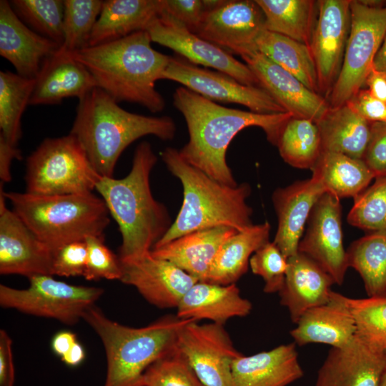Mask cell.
<instances>
[{
  "label": "cell",
  "instance_id": "cell-1",
  "mask_svg": "<svg viewBox=\"0 0 386 386\" xmlns=\"http://www.w3.org/2000/svg\"><path fill=\"white\" fill-rule=\"evenodd\" d=\"M173 104L183 115L189 132L188 142L179 151L182 158L213 179L237 185L226 160L234 137L249 127H259L276 146L279 134L292 117L288 112L259 114L225 107L184 86L173 94Z\"/></svg>",
  "mask_w": 386,
  "mask_h": 386
},
{
  "label": "cell",
  "instance_id": "cell-2",
  "mask_svg": "<svg viewBox=\"0 0 386 386\" xmlns=\"http://www.w3.org/2000/svg\"><path fill=\"white\" fill-rule=\"evenodd\" d=\"M157 162L152 145L142 142L136 147L126 177H101L96 184L122 235L121 262L149 253L172 224L167 208L151 191L150 174Z\"/></svg>",
  "mask_w": 386,
  "mask_h": 386
},
{
  "label": "cell",
  "instance_id": "cell-3",
  "mask_svg": "<svg viewBox=\"0 0 386 386\" xmlns=\"http://www.w3.org/2000/svg\"><path fill=\"white\" fill-rule=\"evenodd\" d=\"M152 42L147 31H139L68 54L84 65L97 86L117 103H136L156 113L164 109L165 101L155 82L161 79L172 56L154 49Z\"/></svg>",
  "mask_w": 386,
  "mask_h": 386
},
{
  "label": "cell",
  "instance_id": "cell-4",
  "mask_svg": "<svg viewBox=\"0 0 386 386\" xmlns=\"http://www.w3.org/2000/svg\"><path fill=\"white\" fill-rule=\"evenodd\" d=\"M176 130L170 117L128 112L96 86L79 99L70 134L79 141L96 172L113 177L120 155L132 142L147 135L172 140Z\"/></svg>",
  "mask_w": 386,
  "mask_h": 386
},
{
  "label": "cell",
  "instance_id": "cell-5",
  "mask_svg": "<svg viewBox=\"0 0 386 386\" xmlns=\"http://www.w3.org/2000/svg\"><path fill=\"white\" fill-rule=\"evenodd\" d=\"M161 157L181 182L184 197L175 221L154 248L197 230L228 227L239 232L253 225L252 209L246 202L249 184L231 187L219 182L185 162L173 147H167Z\"/></svg>",
  "mask_w": 386,
  "mask_h": 386
},
{
  "label": "cell",
  "instance_id": "cell-6",
  "mask_svg": "<svg viewBox=\"0 0 386 386\" xmlns=\"http://www.w3.org/2000/svg\"><path fill=\"white\" fill-rule=\"evenodd\" d=\"M82 320L98 335L104 347V386H141L146 370L175 349L179 331L191 321L167 315L147 326L131 327L112 320L94 305L85 311Z\"/></svg>",
  "mask_w": 386,
  "mask_h": 386
},
{
  "label": "cell",
  "instance_id": "cell-7",
  "mask_svg": "<svg viewBox=\"0 0 386 386\" xmlns=\"http://www.w3.org/2000/svg\"><path fill=\"white\" fill-rule=\"evenodd\" d=\"M12 210L54 253L69 243L104 236L110 222L104 200L91 193L35 195L4 192Z\"/></svg>",
  "mask_w": 386,
  "mask_h": 386
},
{
  "label": "cell",
  "instance_id": "cell-8",
  "mask_svg": "<svg viewBox=\"0 0 386 386\" xmlns=\"http://www.w3.org/2000/svg\"><path fill=\"white\" fill-rule=\"evenodd\" d=\"M101 176L71 134L44 139L27 157L26 192L35 195L91 193Z\"/></svg>",
  "mask_w": 386,
  "mask_h": 386
},
{
  "label": "cell",
  "instance_id": "cell-9",
  "mask_svg": "<svg viewBox=\"0 0 386 386\" xmlns=\"http://www.w3.org/2000/svg\"><path fill=\"white\" fill-rule=\"evenodd\" d=\"M351 23L340 72L327 96L330 107L345 104L365 84L386 34V6L351 0Z\"/></svg>",
  "mask_w": 386,
  "mask_h": 386
},
{
  "label": "cell",
  "instance_id": "cell-10",
  "mask_svg": "<svg viewBox=\"0 0 386 386\" xmlns=\"http://www.w3.org/2000/svg\"><path fill=\"white\" fill-rule=\"evenodd\" d=\"M28 279L26 289L0 284L2 307L72 325L82 319L85 311L104 292L102 288L68 284L52 275H34Z\"/></svg>",
  "mask_w": 386,
  "mask_h": 386
},
{
  "label": "cell",
  "instance_id": "cell-11",
  "mask_svg": "<svg viewBox=\"0 0 386 386\" xmlns=\"http://www.w3.org/2000/svg\"><path fill=\"white\" fill-rule=\"evenodd\" d=\"M177 347L205 386H234L232 364L243 354L223 325L191 320L179 331Z\"/></svg>",
  "mask_w": 386,
  "mask_h": 386
},
{
  "label": "cell",
  "instance_id": "cell-12",
  "mask_svg": "<svg viewBox=\"0 0 386 386\" xmlns=\"http://www.w3.org/2000/svg\"><path fill=\"white\" fill-rule=\"evenodd\" d=\"M161 79H168L214 102L235 103L259 114L287 112L264 89L243 84L232 76L203 69L184 58L171 57Z\"/></svg>",
  "mask_w": 386,
  "mask_h": 386
},
{
  "label": "cell",
  "instance_id": "cell-13",
  "mask_svg": "<svg viewBox=\"0 0 386 386\" xmlns=\"http://www.w3.org/2000/svg\"><path fill=\"white\" fill-rule=\"evenodd\" d=\"M146 31L152 42L169 48L194 64L213 68L243 84L260 87L257 79L246 64L166 14L161 13Z\"/></svg>",
  "mask_w": 386,
  "mask_h": 386
},
{
  "label": "cell",
  "instance_id": "cell-14",
  "mask_svg": "<svg viewBox=\"0 0 386 386\" xmlns=\"http://www.w3.org/2000/svg\"><path fill=\"white\" fill-rule=\"evenodd\" d=\"M307 222L298 252L317 262L335 284L341 285L348 264L343 245L340 199L325 192L314 205Z\"/></svg>",
  "mask_w": 386,
  "mask_h": 386
},
{
  "label": "cell",
  "instance_id": "cell-15",
  "mask_svg": "<svg viewBox=\"0 0 386 386\" xmlns=\"http://www.w3.org/2000/svg\"><path fill=\"white\" fill-rule=\"evenodd\" d=\"M351 0L317 1L310 42L320 94L330 93L340 72L349 36Z\"/></svg>",
  "mask_w": 386,
  "mask_h": 386
},
{
  "label": "cell",
  "instance_id": "cell-16",
  "mask_svg": "<svg viewBox=\"0 0 386 386\" xmlns=\"http://www.w3.org/2000/svg\"><path fill=\"white\" fill-rule=\"evenodd\" d=\"M264 15L255 1L224 0L204 12L194 32L199 37L240 56L256 48L264 30Z\"/></svg>",
  "mask_w": 386,
  "mask_h": 386
},
{
  "label": "cell",
  "instance_id": "cell-17",
  "mask_svg": "<svg viewBox=\"0 0 386 386\" xmlns=\"http://www.w3.org/2000/svg\"><path fill=\"white\" fill-rule=\"evenodd\" d=\"M0 187V273L28 278L53 274L54 253L6 205Z\"/></svg>",
  "mask_w": 386,
  "mask_h": 386
},
{
  "label": "cell",
  "instance_id": "cell-18",
  "mask_svg": "<svg viewBox=\"0 0 386 386\" xmlns=\"http://www.w3.org/2000/svg\"><path fill=\"white\" fill-rule=\"evenodd\" d=\"M241 57L257 79L259 86L293 117L307 119L316 123L330 108L327 99L310 90L257 49Z\"/></svg>",
  "mask_w": 386,
  "mask_h": 386
},
{
  "label": "cell",
  "instance_id": "cell-19",
  "mask_svg": "<svg viewBox=\"0 0 386 386\" xmlns=\"http://www.w3.org/2000/svg\"><path fill=\"white\" fill-rule=\"evenodd\" d=\"M120 281L134 287L150 304L161 308H176L186 292L199 280L172 262L144 256L121 262Z\"/></svg>",
  "mask_w": 386,
  "mask_h": 386
},
{
  "label": "cell",
  "instance_id": "cell-20",
  "mask_svg": "<svg viewBox=\"0 0 386 386\" xmlns=\"http://www.w3.org/2000/svg\"><path fill=\"white\" fill-rule=\"evenodd\" d=\"M386 353L357 335L342 347H331L318 370L315 386H379Z\"/></svg>",
  "mask_w": 386,
  "mask_h": 386
},
{
  "label": "cell",
  "instance_id": "cell-21",
  "mask_svg": "<svg viewBox=\"0 0 386 386\" xmlns=\"http://www.w3.org/2000/svg\"><path fill=\"white\" fill-rule=\"evenodd\" d=\"M59 49L56 43L26 25L9 1H0V54L14 66L16 74L36 79L44 61Z\"/></svg>",
  "mask_w": 386,
  "mask_h": 386
},
{
  "label": "cell",
  "instance_id": "cell-22",
  "mask_svg": "<svg viewBox=\"0 0 386 386\" xmlns=\"http://www.w3.org/2000/svg\"><path fill=\"white\" fill-rule=\"evenodd\" d=\"M325 192L322 184L312 177L273 192L272 202L278 219L273 242L285 257L298 252L305 224L314 205Z\"/></svg>",
  "mask_w": 386,
  "mask_h": 386
},
{
  "label": "cell",
  "instance_id": "cell-23",
  "mask_svg": "<svg viewBox=\"0 0 386 386\" xmlns=\"http://www.w3.org/2000/svg\"><path fill=\"white\" fill-rule=\"evenodd\" d=\"M284 285L278 292L280 304L297 323L308 310L327 303L335 284L331 276L307 255L297 252L287 258Z\"/></svg>",
  "mask_w": 386,
  "mask_h": 386
},
{
  "label": "cell",
  "instance_id": "cell-24",
  "mask_svg": "<svg viewBox=\"0 0 386 386\" xmlns=\"http://www.w3.org/2000/svg\"><path fill=\"white\" fill-rule=\"evenodd\" d=\"M303 375L295 342L242 355L232 364L234 386H287Z\"/></svg>",
  "mask_w": 386,
  "mask_h": 386
},
{
  "label": "cell",
  "instance_id": "cell-25",
  "mask_svg": "<svg viewBox=\"0 0 386 386\" xmlns=\"http://www.w3.org/2000/svg\"><path fill=\"white\" fill-rule=\"evenodd\" d=\"M296 324L290 335L299 346L319 343L342 347L356 335L354 318L341 294L333 291L327 303L308 310Z\"/></svg>",
  "mask_w": 386,
  "mask_h": 386
},
{
  "label": "cell",
  "instance_id": "cell-26",
  "mask_svg": "<svg viewBox=\"0 0 386 386\" xmlns=\"http://www.w3.org/2000/svg\"><path fill=\"white\" fill-rule=\"evenodd\" d=\"M252 305L244 298L235 284L221 285L198 281L183 296L177 307V317L183 320L224 325L232 317L251 312Z\"/></svg>",
  "mask_w": 386,
  "mask_h": 386
},
{
  "label": "cell",
  "instance_id": "cell-27",
  "mask_svg": "<svg viewBox=\"0 0 386 386\" xmlns=\"http://www.w3.org/2000/svg\"><path fill=\"white\" fill-rule=\"evenodd\" d=\"M96 86V80L84 65L68 54L56 53L44 61L29 105L56 104L68 97L80 99Z\"/></svg>",
  "mask_w": 386,
  "mask_h": 386
},
{
  "label": "cell",
  "instance_id": "cell-28",
  "mask_svg": "<svg viewBox=\"0 0 386 386\" xmlns=\"http://www.w3.org/2000/svg\"><path fill=\"white\" fill-rule=\"evenodd\" d=\"M237 232L228 227L197 230L154 248L151 253L172 262L199 281L205 282L221 246Z\"/></svg>",
  "mask_w": 386,
  "mask_h": 386
},
{
  "label": "cell",
  "instance_id": "cell-29",
  "mask_svg": "<svg viewBox=\"0 0 386 386\" xmlns=\"http://www.w3.org/2000/svg\"><path fill=\"white\" fill-rule=\"evenodd\" d=\"M162 11V0L103 1L88 46L100 45L146 31Z\"/></svg>",
  "mask_w": 386,
  "mask_h": 386
},
{
  "label": "cell",
  "instance_id": "cell-30",
  "mask_svg": "<svg viewBox=\"0 0 386 386\" xmlns=\"http://www.w3.org/2000/svg\"><path fill=\"white\" fill-rule=\"evenodd\" d=\"M316 124L322 151L362 159L370 137L371 122L344 104L337 107H330Z\"/></svg>",
  "mask_w": 386,
  "mask_h": 386
},
{
  "label": "cell",
  "instance_id": "cell-31",
  "mask_svg": "<svg viewBox=\"0 0 386 386\" xmlns=\"http://www.w3.org/2000/svg\"><path fill=\"white\" fill-rule=\"evenodd\" d=\"M270 224L252 225L229 237L219 249L205 282L221 285L235 284L248 269L252 255L269 242Z\"/></svg>",
  "mask_w": 386,
  "mask_h": 386
},
{
  "label": "cell",
  "instance_id": "cell-32",
  "mask_svg": "<svg viewBox=\"0 0 386 386\" xmlns=\"http://www.w3.org/2000/svg\"><path fill=\"white\" fill-rule=\"evenodd\" d=\"M312 176L325 191L337 197L355 198L375 179L363 159L343 154L322 151L311 169Z\"/></svg>",
  "mask_w": 386,
  "mask_h": 386
},
{
  "label": "cell",
  "instance_id": "cell-33",
  "mask_svg": "<svg viewBox=\"0 0 386 386\" xmlns=\"http://www.w3.org/2000/svg\"><path fill=\"white\" fill-rule=\"evenodd\" d=\"M256 48L310 90L320 94L316 66L309 46L264 29L256 40Z\"/></svg>",
  "mask_w": 386,
  "mask_h": 386
},
{
  "label": "cell",
  "instance_id": "cell-34",
  "mask_svg": "<svg viewBox=\"0 0 386 386\" xmlns=\"http://www.w3.org/2000/svg\"><path fill=\"white\" fill-rule=\"evenodd\" d=\"M264 15V29L310 46L317 1L255 0Z\"/></svg>",
  "mask_w": 386,
  "mask_h": 386
},
{
  "label": "cell",
  "instance_id": "cell-35",
  "mask_svg": "<svg viewBox=\"0 0 386 386\" xmlns=\"http://www.w3.org/2000/svg\"><path fill=\"white\" fill-rule=\"evenodd\" d=\"M348 267L362 279L370 297H386V231L369 232L347 250Z\"/></svg>",
  "mask_w": 386,
  "mask_h": 386
},
{
  "label": "cell",
  "instance_id": "cell-36",
  "mask_svg": "<svg viewBox=\"0 0 386 386\" xmlns=\"http://www.w3.org/2000/svg\"><path fill=\"white\" fill-rule=\"evenodd\" d=\"M276 147L285 162L299 169H312L322 152L317 124L293 117L282 127Z\"/></svg>",
  "mask_w": 386,
  "mask_h": 386
},
{
  "label": "cell",
  "instance_id": "cell-37",
  "mask_svg": "<svg viewBox=\"0 0 386 386\" xmlns=\"http://www.w3.org/2000/svg\"><path fill=\"white\" fill-rule=\"evenodd\" d=\"M35 81L10 71H0V136L14 147L21 137V119Z\"/></svg>",
  "mask_w": 386,
  "mask_h": 386
},
{
  "label": "cell",
  "instance_id": "cell-38",
  "mask_svg": "<svg viewBox=\"0 0 386 386\" xmlns=\"http://www.w3.org/2000/svg\"><path fill=\"white\" fill-rule=\"evenodd\" d=\"M64 4V40L56 51L60 54H70L88 46L103 1L65 0Z\"/></svg>",
  "mask_w": 386,
  "mask_h": 386
},
{
  "label": "cell",
  "instance_id": "cell-39",
  "mask_svg": "<svg viewBox=\"0 0 386 386\" xmlns=\"http://www.w3.org/2000/svg\"><path fill=\"white\" fill-rule=\"evenodd\" d=\"M341 297L354 318L356 335L386 353V297Z\"/></svg>",
  "mask_w": 386,
  "mask_h": 386
},
{
  "label": "cell",
  "instance_id": "cell-40",
  "mask_svg": "<svg viewBox=\"0 0 386 386\" xmlns=\"http://www.w3.org/2000/svg\"><path fill=\"white\" fill-rule=\"evenodd\" d=\"M9 2L26 25L61 46L64 40V1L12 0Z\"/></svg>",
  "mask_w": 386,
  "mask_h": 386
},
{
  "label": "cell",
  "instance_id": "cell-41",
  "mask_svg": "<svg viewBox=\"0 0 386 386\" xmlns=\"http://www.w3.org/2000/svg\"><path fill=\"white\" fill-rule=\"evenodd\" d=\"M375 179L354 198L347 218L351 225L370 232L386 231V176Z\"/></svg>",
  "mask_w": 386,
  "mask_h": 386
},
{
  "label": "cell",
  "instance_id": "cell-42",
  "mask_svg": "<svg viewBox=\"0 0 386 386\" xmlns=\"http://www.w3.org/2000/svg\"><path fill=\"white\" fill-rule=\"evenodd\" d=\"M141 386H205L177 347L153 363L144 372Z\"/></svg>",
  "mask_w": 386,
  "mask_h": 386
},
{
  "label": "cell",
  "instance_id": "cell-43",
  "mask_svg": "<svg viewBox=\"0 0 386 386\" xmlns=\"http://www.w3.org/2000/svg\"><path fill=\"white\" fill-rule=\"evenodd\" d=\"M252 272L260 276L264 282V292H279L284 282L287 269V258L274 242H267L250 257Z\"/></svg>",
  "mask_w": 386,
  "mask_h": 386
},
{
  "label": "cell",
  "instance_id": "cell-44",
  "mask_svg": "<svg viewBox=\"0 0 386 386\" xmlns=\"http://www.w3.org/2000/svg\"><path fill=\"white\" fill-rule=\"evenodd\" d=\"M87 259L84 277L86 280H120L122 266L119 256L104 244V236H89L85 239Z\"/></svg>",
  "mask_w": 386,
  "mask_h": 386
},
{
  "label": "cell",
  "instance_id": "cell-45",
  "mask_svg": "<svg viewBox=\"0 0 386 386\" xmlns=\"http://www.w3.org/2000/svg\"><path fill=\"white\" fill-rule=\"evenodd\" d=\"M86 259L85 240L65 244L54 253L53 274L61 277L84 276Z\"/></svg>",
  "mask_w": 386,
  "mask_h": 386
},
{
  "label": "cell",
  "instance_id": "cell-46",
  "mask_svg": "<svg viewBox=\"0 0 386 386\" xmlns=\"http://www.w3.org/2000/svg\"><path fill=\"white\" fill-rule=\"evenodd\" d=\"M205 11L203 0H162L161 13L193 33Z\"/></svg>",
  "mask_w": 386,
  "mask_h": 386
},
{
  "label": "cell",
  "instance_id": "cell-47",
  "mask_svg": "<svg viewBox=\"0 0 386 386\" xmlns=\"http://www.w3.org/2000/svg\"><path fill=\"white\" fill-rule=\"evenodd\" d=\"M363 161L375 178L386 176V122H372L370 137Z\"/></svg>",
  "mask_w": 386,
  "mask_h": 386
},
{
  "label": "cell",
  "instance_id": "cell-48",
  "mask_svg": "<svg viewBox=\"0 0 386 386\" xmlns=\"http://www.w3.org/2000/svg\"><path fill=\"white\" fill-rule=\"evenodd\" d=\"M345 104L370 122H386V104L360 89Z\"/></svg>",
  "mask_w": 386,
  "mask_h": 386
},
{
  "label": "cell",
  "instance_id": "cell-49",
  "mask_svg": "<svg viewBox=\"0 0 386 386\" xmlns=\"http://www.w3.org/2000/svg\"><path fill=\"white\" fill-rule=\"evenodd\" d=\"M12 340L4 330H0V386H14L15 370L12 354Z\"/></svg>",
  "mask_w": 386,
  "mask_h": 386
},
{
  "label": "cell",
  "instance_id": "cell-50",
  "mask_svg": "<svg viewBox=\"0 0 386 386\" xmlns=\"http://www.w3.org/2000/svg\"><path fill=\"white\" fill-rule=\"evenodd\" d=\"M21 151L9 144L0 136V177L1 182H8L11 180V164L13 159H21Z\"/></svg>",
  "mask_w": 386,
  "mask_h": 386
},
{
  "label": "cell",
  "instance_id": "cell-51",
  "mask_svg": "<svg viewBox=\"0 0 386 386\" xmlns=\"http://www.w3.org/2000/svg\"><path fill=\"white\" fill-rule=\"evenodd\" d=\"M365 83L372 95L386 104V74L372 68Z\"/></svg>",
  "mask_w": 386,
  "mask_h": 386
},
{
  "label": "cell",
  "instance_id": "cell-52",
  "mask_svg": "<svg viewBox=\"0 0 386 386\" xmlns=\"http://www.w3.org/2000/svg\"><path fill=\"white\" fill-rule=\"evenodd\" d=\"M76 342V335L74 332L67 330L60 331L52 338L51 349L56 355L61 357Z\"/></svg>",
  "mask_w": 386,
  "mask_h": 386
},
{
  "label": "cell",
  "instance_id": "cell-53",
  "mask_svg": "<svg viewBox=\"0 0 386 386\" xmlns=\"http://www.w3.org/2000/svg\"><path fill=\"white\" fill-rule=\"evenodd\" d=\"M85 358V351L83 346L77 341L71 349L61 357V360L68 366L75 367L80 365Z\"/></svg>",
  "mask_w": 386,
  "mask_h": 386
},
{
  "label": "cell",
  "instance_id": "cell-54",
  "mask_svg": "<svg viewBox=\"0 0 386 386\" xmlns=\"http://www.w3.org/2000/svg\"><path fill=\"white\" fill-rule=\"evenodd\" d=\"M372 68L386 74V34L374 59Z\"/></svg>",
  "mask_w": 386,
  "mask_h": 386
},
{
  "label": "cell",
  "instance_id": "cell-55",
  "mask_svg": "<svg viewBox=\"0 0 386 386\" xmlns=\"http://www.w3.org/2000/svg\"><path fill=\"white\" fill-rule=\"evenodd\" d=\"M379 386H386V367L382 376Z\"/></svg>",
  "mask_w": 386,
  "mask_h": 386
}]
</instances>
